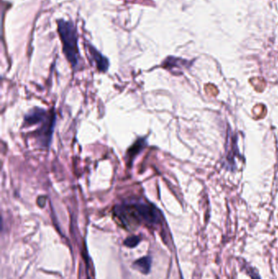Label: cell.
<instances>
[{
	"instance_id": "cell-5",
	"label": "cell",
	"mask_w": 278,
	"mask_h": 279,
	"mask_svg": "<svg viewBox=\"0 0 278 279\" xmlns=\"http://www.w3.org/2000/svg\"><path fill=\"white\" fill-rule=\"evenodd\" d=\"M146 142L145 139H140L135 142V144L131 146L130 150L127 152V155L129 156V159L130 160H133V158L136 156V154L138 153L141 152L143 150L144 147L146 146Z\"/></svg>"
},
{
	"instance_id": "cell-3",
	"label": "cell",
	"mask_w": 278,
	"mask_h": 279,
	"mask_svg": "<svg viewBox=\"0 0 278 279\" xmlns=\"http://www.w3.org/2000/svg\"><path fill=\"white\" fill-rule=\"evenodd\" d=\"M87 50L89 52L91 60L93 62H95L99 71L106 72L108 71L109 66H110L108 59L105 57L101 53L98 52L96 48L91 46V45H87Z\"/></svg>"
},
{
	"instance_id": "cell-6",
	"label": "cell",
	"mask_w": 278,
	"mask_h": 279,
	"mask_svg": "<svg viewBox=\"0 0 278 279\" xmlns=\"http://www.w3.org/2000/svg\"><path fill=\"white\" fill-rule=\"evenodd\" d=\"M140 242V237L137 236H131V237H127V239L125 240V246L128 248H135Z\"/></svg>"
},
{
	"instance_id": "cell-2",
	"label": "cell",
	"mask_w": 278,
	"mask_h": 279,
	"mask_svg": "<svg viewBox=\"0 0 278 279\" xmlns=\"http://www.w3.org/2000/svg\"><path fill=\"white\" fill-rule=\"evenodd\" d=\"M58 30L62 41L64 55L74 68L79 65V51L78 36L73 24L70 21H58Z\"/></svg>"
},
{
	"instance_id": "cell-4",
	"label": "cell",
	"mask_w": 278,
	"mask_h": 279,
	"mask_svg": "<svg viewBox=\"0 0 278 279\" xmlns=\"http://www.w3.org/2000/svg\"><path fill=\"white\" fill-rule=\"evenodd\" d=\"M134 265L142 273L147 274L150 273V268H151V259L150 257H143V258L139 259L135 261Z\"/></svg>"
},
{
	"instance_id": "cell-1",
	"label": "cell",
	"mask_w": 278,
	"mask_h": 279,
	"mask_svg": "<svg viewBox=\"0 0 278 279\" xmlns=\"http://www.w3.org/2000/svg\"><path fill=\"white\" fill-rule=\"evenodd\" d=\"M114 215L123 226L133 228L142 222L157 225L161 221V215L153 204L141 201H129L118 205L114 208Z\"/></svg>"
}]
</instances>
